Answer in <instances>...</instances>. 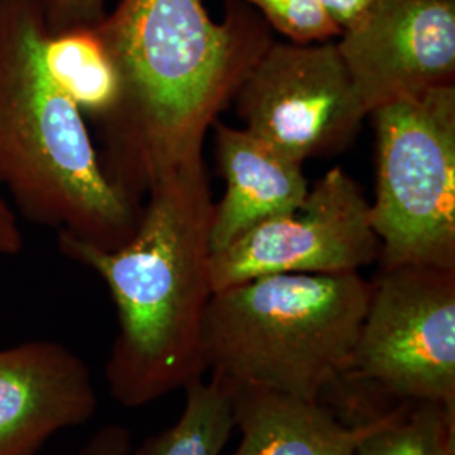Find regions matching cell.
Masks as SVG:
<instances>
[{
    "mask_svg": "<svg viewBox=\"0 0 455 455\" xmlns=\"http://www.w3.org/2000/svg\"><path fill=\"white\" fill-rule=\"evenodd\" d=\"M118 92L100 118V157L115 186L142 206L150 186L203 157L204 135L274 43L243 0H225L214 22L203 0H120L93 28Z\"/></svg>",
    "mask_w": 455,
    "mask_h": 455,
    "instance_id": "1",
    "label": "cell"
},
{
    "mask_svg": "<svg viewBox=\"0 0 455 455\" xmlns=\"http://www.w3.org/2000/svg\"><path fill=\"white\" fill-rule=\"evenodd\" d=\"M212 186L203 157L156 180L137 229L116 250L58 233L68 259L107 283L118 334L105 364L116 403L144 407L208 371L203 324L212 300Z\"/></svg>",
    "mask_w": 455,
    "mask_h": 455,
    "instance_id": "2",
    "label": "cell"
},
{
    "mask_svg": "<svg viewBox=\"0 0 455 455\" xmlns=\"http://www.w3.org/2000/svg\"><path fill=\"white\" fill-rule=\"evenodd\" d=\"M48 36L37 0H0V184L36 225L116 250L142 206L107 176L82 110L49 73Z\"/></svg>",
    "mask_w": 455,
    "mask_h": 455,
    "instance_id": "3",
    "label": "cell"
},
{
    "mask_svg": "<svg viewBox=\"0 0 455 455\" xmlns=\"http://www.w3.org/2000/svg\"><path fill=\"white\" fill-rule=\"evenodd\" d=\"M371 282L349 274H280L212 293L203 356L228 385L321 402L341 379Z\"/></svg>",
    "mask_w": 455,
    "mask_h": 455,
    "instance_id": "4",
    "label": "cell"
},
{
    "mask_svg": "<svg viewBox=\"0 0 455 455\" xmlns=\"http://www.w3.org/2000/svg\"><path fill=\"white\" fill-rule=\"evenodd\" d=\"M381 268H455V84L374 110Z\"/></svg>",
    "mask_w": 455,
    "mask_h": 455,
    "instance_id": "5",
    "label": "cell"
},
{
    "mask_svg": "<svg viewBox=\"0 0 455 455\" xmlns=\"http://www.w3.org/2000/svg\"><path fill=\"white\" fill-rule=\"evenodd\" d=\"M336 385L455 408V268H381Z\"/></svg>",
    "mask_w": 455,
    "mask_h": 455,
    "instance_id": "6",
    "label": "cell"
},
{
    "mask_svg": "<svg viewBox=\"0 0 455 455\" xmlns=\"http://www.w3.org/2000/svg\"><path fill=\"white\" fill-rule=\"evenodd\" d=\"M235 100L244 131L300 164L351 144L370 115L331 41H274Z\"/></svg>",
    "mask_w": 455,
    "mask_h": 455,
    "instance_id": "7",
    "label": "cell"
},
{
    "mask_svg": "<svg viewBox=\"0 0 455 455\" xmlns=\"http://www.w3.org/2000/svg\"><path fill=\"white\" fill-rule=\"evenodd\" d=\"M378 257L370 203L358 182L334 167L293 212L261 221L212 253V291L280 274L359 272Z\"/></svg>",
    "mask_w": 455,
    "mask_h": 455,
    "instance_id": "8",
    "label": "cell"
},
{
    "mask_svg": "<svg viewBox=\"0 0 455 455\" xmlns=\"http://www.w3.org/2000/svg\"><path fill=\"white\" fill-rule=\"evenodd\" d=\"M339 37L336 46L370 115L455 84V0H378Z\"/></svg>",
    "mask_w": 455,
    "mask_h": 455,
    "instance_id": "9",
    "label": "cell"
},
{
    "mask_svg": "<svg viewBox=\"0 0 455 455\" xmlns=\"http://www.w3.org/2000/svg\"><path fill=\"white\" fill-rule=\"evenodd\" d=\"M97 408L92 371L69 347L29 341L0 349V455H36Z\"/></svg>",
    "mask_w": 455,
    "mask_h": 455,
    "instance_id": "10",
    "label": "cell"
},
{
    "mask_svg": "<svg viewBox=\"0 0 455 455\" xmlns=\"http://www.w3.org/2000/svg\"><path fill=\"white\" fill-rule=\"evenodd\" d=\"M214 154L227 193L214 204L212 253L246 229L302 204L309 193L304 164L292 161L244 129L214 122Z\"/></svg>",
    "mask_w": 455,
    "mask_h": 455,
    "instance_id": "11",
    "label": "cell"
},
{
    "mask_svg": "<svg viewBox=\"0 0 455 455\" xmlns=\"http://www.w3.org/2000/svg\"><path fill=\"white\" fill-rule=\"evenodd\" d=\"M223 385L231 396L235 428L240 432V442L229 455H356L373 420L370 415L344 423L323 402Z\"/></svg>",
    "mask_w": 455,
    "mask_h": 455,
    "instance_id": "12",
    "label": "cell"
},
{
    "mask_svg": "<svg viewBox=\"0 0 455 455\" xmlns=\"http://www.w3.org/2000/svg\"><path fill=\"white\" fill-rule=\"evenodd\" d=\"M44 60L52 78L83 115L100 120L112 110L118 83L114 65L95 29L49 34Z\"/></svg>",
    "mask_w": 455,
    "mask_h": 455,
    "instance_id": "13",
    "label": "cell"
},
{
    "mask_svg": "<svg viewBox=\"0 0 455 455\" xmlns=\"http://www.w3.org/2000/svg\"><path fill=\"white\" fill-rule=\"evenodd\" d=\"M180 420L146 440L137 455H221L235 430L231 396L212 376L199 378L186 388Z\"/></svg>",
    "mask_w": 455,
    "mask_h": 455,
    "instance_id": "14",
    "label": "cell"
},
{
    "mask_svg": "<svg viewBox=\"0 0 455 455\" xmlns=\"http://www.w3.org/2000/svg\"><path fill=\"white\" fill-rule=\"evenodd\" d=\"M447 410L437 403H396L373 415L356 455H427L430 442Z\"/></svg>",
    "mask_w": 455,
    "mask_h": 455,
    "instance_id": "15",
    "label": "cell"
},
{
    "mask_svg": "<svg viewBox=\"0 0 455 455\" xmlns=\"http://www.w3.org/2000/svg\"><path fill=\"white\" fill-rule=\"evenodd\" d=\"M263 20L295 44L327 43L341 29L325 12L321 0H243Z\"/></svg>",
    "mask_w": 455,
    "mask_h": 455,
    "instance_id": "16",
    "label": "cell"
},
{
    "mask_svg": "<svg viewBox=\"0 0 455 455\" xmlns=\"http://www.w3.org/2000/svg\"><path fill=\"white\" fill-rule=\"evenodd\" d=\"M51 36L93 29L107 17L105 0H37Z\"/></svg>",
    "mask_w": 455,
    "mask_h": 455,
    "instance_id": "17",
    "label": "cell"
},
{
    "mask_svg": "<svg viewBox=\"0 0 455 455\" xmlns=\"http://www.w3.org/2000/svg\"><path fill=\"white\" fill-rule=\"evenodd\" d=\"M80 455H132L131 432L124 425L108 423L86 442Z\"/></svg>",
    "mask_w": 455,
    "mask_h": 455,
    "instance_id": "18",
    "label": "cell"
},
{
    "mask_svg": "<svg viewBox=\"0 0 455 455\" xmlns=\"http://www.w3.org/2000/svg\"><path fill=\"white\" fill-rule=\"evenodd\" d=\"M378 0H321L325 12L341 29V34L356 26Z\"/></svg>",
    "mask_w": 455,
    "mask_h": 455,
    "instance_id": "19",
    "label": "cell"
},
{
    "mask_svg": "<svg viewBox=\"0 0 455 455\" xmlns=\"http://www.w3.org/2000/svg\"><path fill=\"white\" fill-rule=\"evenodd\" d=\"M24 248V238L17 225L16 214L0 196V253L17 255Z\"/></svg>",
    "mask_w": 455,
    "mask_h": 455,
    "instance_id": "20",
    "label": "cell"
},
{
    "mask_svg": "<svg viewBox=\"0 0 455 455\" xmlns=\"http://www.w3.org/2000/svg\"><path fill=\"white\" fill-rule=\"evenodd\" d=\"M427 455H455V410L443 413Z\"/></svg>",
    "mask_w": 455,
    "mask_h": 455,
    "instance_id": "21",
    "label": "cell"
}]
</instances>
